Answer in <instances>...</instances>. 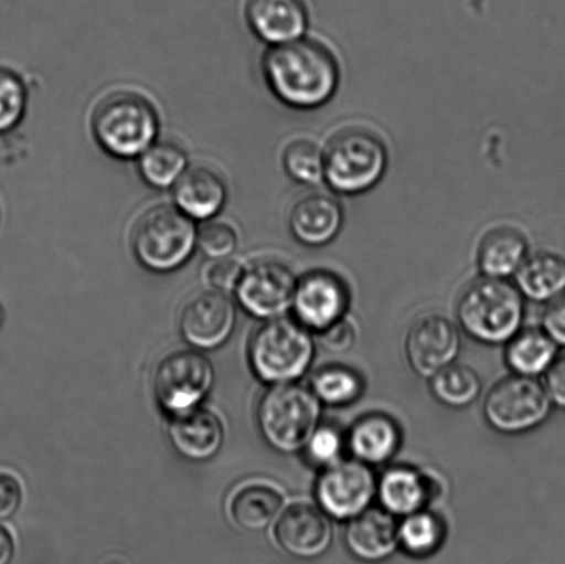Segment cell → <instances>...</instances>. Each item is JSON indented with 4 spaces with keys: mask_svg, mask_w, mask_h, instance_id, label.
Returning a JSON list of instances; mask_svg holds the SVG:
<instances>
[{
    "mask_svg": "<svg viewBox=\"0 0 565 564\" xmlns=\"http://www.w3.org/2000/svg\"><path fill=\"white\" fill-rule=\"evenodd\" d=\"M263 66L270 92L294 109L323 107L340 85V65L334 54L313 39L270 46Z\"/></svg>",
    "mask_w": 565,
    "mask_h": 564,
    "instance_id": "1",
    "label": "cell"
},
{
    "mask_svg": "<svg viewBox=\"0 0 565 564\" xmlns=\"http://www.w3.org/2000/svg\"><path fill=\"white\" fill-rule=\"evenodd\" d=\"M457 318L465 333L481 344H508L522 330L524 297L507 279L483 276L459 298Z\"/></svg>",
    "mask_w": 565,
    "mask_h": 564,
    "instance_id": "2",
    "label": "cell"
},
{
    "mask_svg": "<svg viewBox=\"0 0 565 564\" xmlns=\"http://www.w3.org/2000/svg\"><path fill=\"white\" fill-rule=\"evenodd\" d=\"M93 136L109 157L138 159L159 132V116L153 105L141 94L115 92L94 110Z\"/></svg>",
    "mask_w": 565,
    "mask_h": 564,
    "instance_id": "3",
    "label": "cell"
},
{
    "mask_svg": "<svg viewBox=\"0 0 565 564\" xmlns=\"http://www.w3.org/2000/svg\"><path fill=\"white\" fill-rule=\"evenodd\" d=\"M324 182L341 195L373 190L387 169L385 142L375 132L349 127L331 137L323 149Z\"/></svg>",
    "mask_w": 565,
    "mask_h": 564,
    "instance_id": "4",
    "label": "cell"
},
{
    "mask_svg": "<svg viewBox=\"0 0 565 564\" xmlns=\"http://www.w3.org/2000/svg\"><path fill=\"white\" fill-rule=\"evenodd\" d=\"M321 419V402L297 383L275 384L258 403L257 422L267 444L282 455L303 451Z\"/></svg>",
    "mask_w": 565,
    "mask_h": 564,
    "instance_id": "5",
    "label": "cell"
},
{
    "mask_svg": "<svg viewBox=\"0 0 565 564\" xmlns=\"http://www.w3.org/2000/svg\"><path fill=\"white\" fill-rule=\"evenodd\" d=\"M198 246L195 221L179 207L159 204L137 220L131 247L143 267L153 273H171L192 257Z\"/></svg>",
    "mask_w": 565,
    "mask_h": 564,
    "instance_id": "6",
    "label": "cell"
},
{
    "mask_svg": "<svg viewBox=\"0 0 565 564\" xmlns=\"http://www.w3.org/2000/svg\"><path fill=\"white\" fill-rule=\"evenodd\" d=\"M248 358L254 373L265 383H296L313 362L315 341L301 323L273 319L253 336Z\"/></svg>",
    "mask_w": 565,
    "mask_h": 564,
    "instance_id": "7",
    "label": "cell"
},
{
    "mask_svg": "<svg viewBox=\"0 0 565 564\" xmlns=\"http://www.w3.org/2000/svg\"><path fill=\"white\" fill-rule=\"evenodd\" d=\"M553 403L539 379L512 374L492 386L484 401L487 424L503 435L530 433L550 418Z\"/></svg>",
    "mask_w": 565,
    "mask_h": 564,
    "instance_id": "8",
    "label": "cell"
},
{
    "mask_svg": "<svg viewBox=\"0 0 565 564\" xmlns=\"http://www.w3.org/2000/svg\"><path fill=\"white\" fill-rule=\"evenodd\" d=\"M213 384L214 368L206 357L195 351H179L159 363L153 392L160 407L173 416L198 407Z\"/></svg>",
    "mask_w": 565,
    "mask_h": 564,
    "instance_id": "9",
    "label": "cell"
},
{
    "mask_svg": "<svg viewBox=\"0 0 565 564\" xmlns=\"http://www.w3.org/2000/svg\"><path fill=\"white\" fill-rule=\"evenodd\" d=\"M376 486L373 467L352 458L341 460L323 468L315 494L321 511L335 521L348 522L369 510L376 499Z\"/></svg>",
    "mask_w": 565,
    "mask_h": 564,
    "instance_id": "10",
    "label": "cell"
},
{
    "mask_svg": "<svg viewBox=\"0 0 565 564\" xmlns=\"http://www.w3.org/2000/svg\"><path fill=\"white\" fill-rule=\"evenodd\" d=\"M297 281L286 264L263 259L245 268L235 292L242 307L253 317L278 319L292 308Z\"/></svg>",
    "mask_w": 565,
    "mask_h": 564,
    "instance_id": "11",
    "label": "cell"
},
{
    "mask_svg": "<svg viewBox=\"0 0 565 564\" xmlns=\"http://www.w3.org/2000/svg\"><path fill=\"white\" fill-rule=\"evenodd\" d=\"M349 290L340 276L316 269L297 281L292 308L298 322L310 331H320L347 317Z\"/></svg>",
    "mask_w": 565,
    "mask_h": 564,
    "instance_id": "12",
    "label": "cell"
},
{
    "mask_svg": "<svg viewBox=\"0 0 565 564\" xmlns=\"http://www.w3.org/2000/svg\"><path fill=\"white\" fill-rule=\"evenodd\" d=\"M461 345V333L450 319L439 313L425 315L408 331L406 352L409 366L420 377L431 379L456 363Z\"/></svg>",
    "mask_w": 565,
    "mask_h": 564,
    "instance_id": "13",
    "label": "cell"
},
{
    "mask_svg": "<svg viewBox=\"0 0 565 564\" xmlns=\"http://www.w3.org/2000/svg\"><path fill=\"white\" fill-rule=\"evenodd\" d=\"M236 309L228 295L204 291L182 309L180 330L188 344L199 350H215L235 329Z\"/></svg>",
    "mask_w": 565,
    "mask_h": 564,
    "instance_id": "14",
    "label": "cell"
},
{
    "mask_svg": "<svg viewBox=\"0 0 565 564\" xmlns=\"http://www.w3.org/2000/svg\"><path fill=\"white\" fill-rule=\"evenodd\" d=\"M275 539L286 554L299 560H313L323 555L331 545V518L318 507L294 504L280 513Z\"/></svg>",
    "mask_w": 565,
    "mask_h": 564,
    "instance_id": "15",
    "label": "cell"
},
{
    "mask_svg": "<svg viewBox=\"0 0 565 564\" xmlns=\"http://www.w3.org/2000/svg\"><path fill=\"white\" fill-rule=\"evenodd\" d=\"M245 15L254 35L269 47L303 38L309 25L307 0H246Z\"/></svg>",
    "mask_w": 565,
    "mask_h": 564,
    "instance_id": "16",
    "label": "cell"
},
{
    "mask_svg": "<svg viewBox=\"0 0 565 564\" xmlns=\"http://www.w3.org/2000/svg\"><path fill=\"white\" fill-rule=\"evenodd\" d=\"M343 225L340 201L329 193L312 192L298 199L288 215V228L308 247H323L335 240Z\"/></svg>",
    "mask_w": 565,
    "mask_h": 564,
    "instance_id": "17",
    "label": "cell"
},
{
    "mask_svg": "<svg viewBox=\"0 0 565 564\" xmlns=\"http://www.w3.org/2000/svg\"><path fill=\"white\" fill-rule=\"evenodd\" d=\"M169 438L175 450L188 460L209 461L223 447L224 425L217 414L198 406L171 416Z\"/></svg>",
    "mask_w": 565,
    "mask_h": 564,
    "instance_id": "18",
    "label": "cell"
},
{
    "mask_svg": "<svg viewBox=\"0 0 565 564\" xmlns=\"http://www.w3.org/2000/svg\"><path fill=\"white\" fill-rule=\"evenodd\" d=\"M434 497L435 483L429 475L408 466L387 468L376 486L381 508L396 518L425 510Z\"/></svg>",
    "mask_w": 565,
    "mask_h": 564,
    "instance_id": "19",
    "label": "cell"
},
{
    "mask_svg": "<svg viewBox=\"0 0 565 564\" xmlns=\"http://www.w3.org/2000/svg\"><path fill=\"white\" fill-rule=\"evenodd\" d=\"M345 543L354 556L364 562L390 557L398 546V522L384 508H369L348 521Z\"/></svg>",
    "mask_w": 565,
    "mask_h": 564,
    "instance_id": "20",
    "label": "cell"
},
{
    "mask_svg": "<svg viewBox=\"0 0 565 564\" xmlns=\"http://www.w3.org/2000/svg\"><path fill=\"white\" fill-rule=\"evenodd\" d=\"M175 206L193 221L213 220L224 209L228 191L212 169L188 168L173 188Z\"/></svg>",
    "mask_w": 565,
    "mask_h": 564,
    "instance_id": "21",
    "label": "cell"
},
{
    "mask_svg": "<svg viewBox=\"0 0 565 564\" xmlns=\"http://www.w3.org/2000/svg\"><path fill=\"white\" fill-rule=\"evenodd\" d=\"M401 427L395 419L380 413L359 418L347 438V446L353 458L370 467L390 462L401 449Z\"/></svg>",
    "mask_w": 565,
    "mask_h": 564,
    "instance_id": "22",
    "label": "cell"
},
{
    "mask_svg": "<svg viewBox=\"0 0 565 564\" xmlns=\"http://www.w3.org/2000/svg\"><path fill=\"white\" fill-rule=\"evenodd\" d=\"M529 257V241L522 231L500 226L486 234L480 242L478 264L483 276L508 279L516 275Z\"/></svg>",
    "mask_w": 565,
    "mask_h": 564,
    "instance_id": "23",
    "label": "cell"
},
{
    "mask_svg": "<svg viewBox=\"0 0 565 564\" xmlns=\"http://www.w3.org/2000/svg\"><path fill=\"white\" fill-rule=\"evenodd\" d=\"M514 276L524 298L547 304L565 292V258L557 253H535Z\"/></svg>",
    "mask_w": 565,
    "mask_h": 564,
    "instance_id": "24",
    "label": "cell"
},
{
    "mask_svg": "<svg viewBox=\"0 0 565 564\" xmlns=\"http://www.w3.org/2000/svg\"><path fill=\"white\" fill-rule=\"evenodd\" d=\"M282 496L274 486L247 485L231 500V517L246 532H263L280 515Z\"/></svg>",
    "mask_w": 565,
    "mask_h": 564,
    "instance_id": "25",
    "label": "cell"
},
{
    "mask_svg": "<svg viewBox=\"0 0 565 564\" xmlns=\"http://www.w3.org/2000/svg\"><path fill=\"white\" fill-rule=\"evenodd\" d=\"M558 357V345L544 329H524L507 344V363L513 374L539 379Z\"/></svg>",
    "mask_w": 565,
    "mask_h": 564,
    "instance_id": "26",
    "label": "cell"
},
{
    "mask_svg": "<svg viewBox=\"0 0 565 564\" xmlns=\"http://www.w3.org/2000/svg\"><path fill=\"white\" fill-rule=\"evenodd\" d=\"M188 168L190 166L184 149L173 142H153L138 158L141 179L154 190L174 188Z\"/></svg>",
    "mask_w": 565,
    "mask_h": 564,
    "instance_id": "27",
    "label": "cell"
},
{
    "mask_svg": "<svg viewBox=\"0 0 565 564\" xmlns=\"http://www.w3.org/2000/svg\"><path fill=\"white\" fill-rule=\"evenodd\" d=\"M445 523L428 508L407 517L398 522V546L408 555L426 557L434 555L445 543Z\"/></svg>",
    "mask_w": 565,
    "mask_h": 564,
    "instance_id": "28",
    "label": "cell"
},
{
    "mask_svg": "<svg viewBox=\"0 0 565 564\" xmlns=\"http://www.w3.org/2000/svg\"><path fill=\"white\" fill-rule=\"evenodd\" d=\"M436 401L451 408L472 405L481 394V380L472 368L452 363L430 379Z\"/></svg>",
    "mask_w": 565,
    "mask_h": 564,
    "instance_id": "29",
    "label": "cell"
},
{
    "mask_svg": "<svg viewBox=\"0 0 565 564\" xmlns=\"http://www.w3.org/2000/svg\"><path fill=\"white\" fill-rule=\"evenodd\" d=\"M310 390L318 396L321 405L348 406L363 394L362 377L352 369L329 366L319 370L310 381Z\"/></svg>",
    "mask_w": 565,
    "mask_h": 564,
    "instance_id": "30",
    "label": "cell"
},
{
    "mask_svg": "<svg viewBox=\"0 0 565 564\" xmlns=\"http://www.w3.org/2000/svg\"><path fill=\"white\" fill-rule=\"evenodd\" d=\"M282 168L299 184L318 185L324 181L323 151L312 141L290 142L282 152Z\"/></svg>",
    "mask_w": 565,
    "mask_h": 564,
    "instance_id": "31",
    "label": "cell"
},
{
    "mask_svg": "<svg viewBox=\"0 0 565 564\" xmlns=\"http://www.w3.org/2000/svg\"><path fill=\"white\" fill-rule=\"evenodd\" d=\"M28 93L14 71L0 68V132L13 130L24 118Z\"/></svg>",
    "mask_w": 565,
    "mask_h": 564,
    "instance_id": "32",
    "label": "cell"
},
{
    "mask_svg": "<svg viewBox=\"0 0 565 564\" xmlns=\"http://www.w3.org/2000/svg\"><path fill=\"white\" fill-rule=\"evenodd\" d=\"M236 231L224 221H204L198 230V247L209 258H228L236 251Z\"/></svg>",
    "mask_w": 565,
    "mask_h": 564,
    "instance_id": "33",
    "label": "cell"
},
{
    "mask_svg": "<svg viewBox=\"0 0 565 564\" xmlns=\"http://www.w3.org/2000/svg\"><path fill=\"white\" fill-rule=\"evenodd\" d=\"M343 446H345V440H343L340 430L330 427V425H319L318 429L310 436L303 451H307L310 462L326 468L341 460Z\"/></svg>",
    "mask_w": 565,
    "mask_h": 564,
    "instance_id": "34",
    "label": "cell"
},
{
    "mask_svg": "<svg viewBox=\"0 0 565 564\" xmlns=\"http://www.w3.org/2000/svg\"><path fill=\"white\" fill-rule=\"evenodd\" d=\"M320 345L323 350L331 353H345L351 351L358 341L356 324L347 317L341 319L330 328L320 331Z\"/></svg>",
    "mask_w": 565,
    "mask_h": 564,
    "instance_id": "35",
    "label": "cell"
},
{
    "mask_svg": "<svg viewBox=\"0 0 565 564\" xmlns=\"http://www.w3.org/2000/svg\"><path fill=\"white\" fill-rule=\"evenodd\" d=\"M245 268L232 258L214 259L207 269V281L214 290L225 292L236 291Z\"/></svg>",
    "mask_w": 565,
    "mask_h": 564,
    "instance_id": "36",
    "label": "cell"
},
{
    "mask_svg": "<svg viewBox=\"0 0 565 564\" xmlns=\"http://www.w3.org/2000/svg\"><path fill=\"white\" fill-rule=\"evenodd\" d=\"M22 502V486L13 473L0 471V522L13 518Z\"/></svg>",
    "mask_w": 565,
    "mask_h": 564,
    "instance_id": "37",
    "label": "cell"
},
{
    "mask_svg": "<svg viewBox=\"0 0 565 564\" xmlns=\"http://www.w3.org/2000/svg\"><path fill=\"white\" fill-rule=\"evenodd\" d=\"M542 329L558 348H565V292L546 304L542 313Z\"/></svg>",
    "mask_w": 565,
    "mask_h": 564,
    "instance_id": "38",
    "label": "cell"
},
{
    "mask_svg": "<svg viewBox=\"0 0 565 564\" xmlns=\"http://www.w3.org/2000/svg\"><path fill=\"white\" fill-rule=\"evenodd\" d=\"M544 385L553 406L565 411V353L558 355L551 369L547 370Z\"/></svg>",
    "mask_w": 565,
    "mask_h": 564,
    "instance_id": "39",
    "label": "cell"
},
{
    "mask_svg": "<svg viewBox=\"0 0 565 564\" xmlns=\"http://www.w3.org/2000/svg\"><path fill=\"white\" fill-rule=\"evenodd\" d=\"M14 540L8 529L0 526V564H10L14 557Z\"/></svg>",
    "mask_w": 565,
    "mask_h": 564,
    "instance_id": "40",
    "label": "cell"
},
{
    "mask_svg": "<svg viewBox=\"0 0 565 564\" xmlns=\"http://www.w3.org/2000/svg\"><path fill=\"white\" fill-rule=\"evenodd\" d=\"M2 320H3V307H2V302H0V324H2Z\"/></svg>",
    "mask_w": 565,
    "mask_h": 564,
    "instance_id": "41",
    "label": "cell"
}]
</instances>
